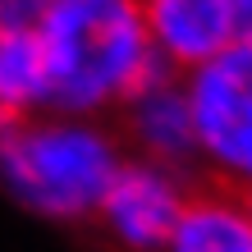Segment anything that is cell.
<instances>
[{"label": "cell", "mask_w": 252, "mask_h": 252, "mask_svg": "<svg viewBox=\"0 0 252 252\" xmlns=\"http://www.w3.org/2000/svg\"><path fill=\"white\" fill-rule=\"evenodd\" d=\"M51 96L64 110L133 101L165 83L138 0H55L37 23Z\"/></svg>", "instance_id": "obj_1"}, {"label": "cell", "mask_w": 252, "mask_h": 252, "mask_svg": "<svg viewBox=\"0 0 252 252\" xmlns=\"http://www.w3.org/2000/svg\"><path fill=\"white\" fill-rule=\"evenodd\" d=\"M120 170L115 147L78 124H37L19 128L0 147V174L19 197L41 216L78 220L101 211V197Z\"/></svg>", "instance_id": "obj_2"}, {"label": "cell", "mask_w": 252, "mask_h": 252, "mask_svg": "<svg viewBox=\"0 0 252 252\" xmlns=\"http://www.w3.org/2000/svg\"><path fill=\"white\" fill-rule=\"evenodd\" d=\"M188 115L197 147L229 174L220 184L252 188V46H229L197 69Z\"/></svg>", "instance_id": "obj_3"}, {"label": "cell", "mask_w": 252, "mask_h": 252, "mask_svg": "<svg viewBox=\"0 0 252 252\" xmlns=\"http://www.w3.org/2000/svg\"><path fill=\"white\" fill-rule=\"evenodd\" d=\"M184 202H188V192L165 170H156V165H120L110 188H106V197H101V216L110 220V229L128 248L156 252V248H165Z\"/></svg>", "instance_id": "obj_4"}, {"label": "cell", "mask_w": 252, "mask_h": 252, "mask_svg": "<svg viewBox=\"0 0 252 252\" xmlns=\"http://www.w3.org/2000/svg\"><path fill=\"white\" fill-rule=\"evenodd\" d=\"M152 41L174 64L202 69L220 51L234 46L229 0H138Z\"/></svg>", "instance_id": "obj_5"}, {"label": "cell", "mask_w": 252, "mask_h": 252, "mask_svg": "<svg viewBox=\"0 0 252 252\" xmlns=\"http://www.w3.org/2000/svg\"><path fill=\"white\" fill-rule=\"evenodd\" d=\"M165 252H252V216L225 188H206L184 202Z\"/></svg>", "instance_id": "obj_6"}, {"label": "cell", "mask_w": 252, "mask_h": 252, "mask_svg": "<svg viewBox=\"0 0 252 252\" xmlns=\"http://www.w3.org/2000/svg\"><path fill=\"white\" fill-rule=\"evenodd\" d=\"M133 106V133L152 147L160 160H174L184 165V156L197 152V138H192V115H188V96L170 83L147 87L142 96L128 101Z\"/></svg>", "instance_id": "obj_7"}, {"label": "cell", "mask_w": 252, "mask_h": 252, "mask_svg": "<svg viewBox=\"0 0 252 252\" xmlns=\"http://www.w3.org/2000/svg\"><path fill=\"white\" fill-rule=\"evenodd\" d=\"M51 96L46 51L37 28H0V106L23 115Z\"/></svg>", "instance_id": "obj_8"}, {"label": "cell", "mask_w": 252, "mask_h": 252, "mask_svg": "<svg viewBox=\"0 0 252 252\" xmlns=\"http://www.w3.org/2000/svg\"><path fill=\"white\" fill-rule=\"evenodd\" d=\"M55 0H0V28H37Z\"/></svg>", "instance_id": "obj_9"}, {"label": "cell", "mask_w": 252, "mask_h": 252, "mask_svg": "<svg viewBox=\"0 0 252 252\" xmlns=\"http://www.w3.org/2000/svg\"><path fill=\"white\" fill-rule=\"evenodd\" d=\"M234 14V46H252V0H229Z\"/></svg>", "instance_id": "obj_10"}, {"label": "cell", "mask_w": 252, "mask_h": 252, "mask_svg": "<svg viewBox=\"0 0 252 252\" xmlns=\"http://www.w3.org/2000/svg\"><path fill=\"white\" fill-rule=\"evenodd\" d=\"M19 128H23V115H14V110H5V106H0V147H5Z\"/></svg>", "instance_id": "obj_11"}]
</instances>
